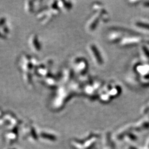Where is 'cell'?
<instances>
[{"label": "cell", "instance_id": "cell-1", "mask_svg": "<svg viewBox=\"0 0 149 149\" xmlns=\"http://www.w3.org/2000/svg\"><path fill=\"white\" fill-rule=\"evenodd\" d=\"M137 25L138 26H139L140 27L143 28H145V29L149 30V24L143 23H138L137 24Z\"/></svg>", "mask_w": 149, "mask_h": 149}, {"label": "cell", "instance_id": "cell-2", "mask_svg": "<svg viewBox=\"0 0 149 149\" xmlns=\"http://www.w3.org/2000/svg\"><path fill=\"white\" fill-rule=\"evenodd\" d=\"M5 18L4 17H0V27H2L5 24Z\"/></svg>", "mask_w": 149, "mask_h": 149}]
</instances>
